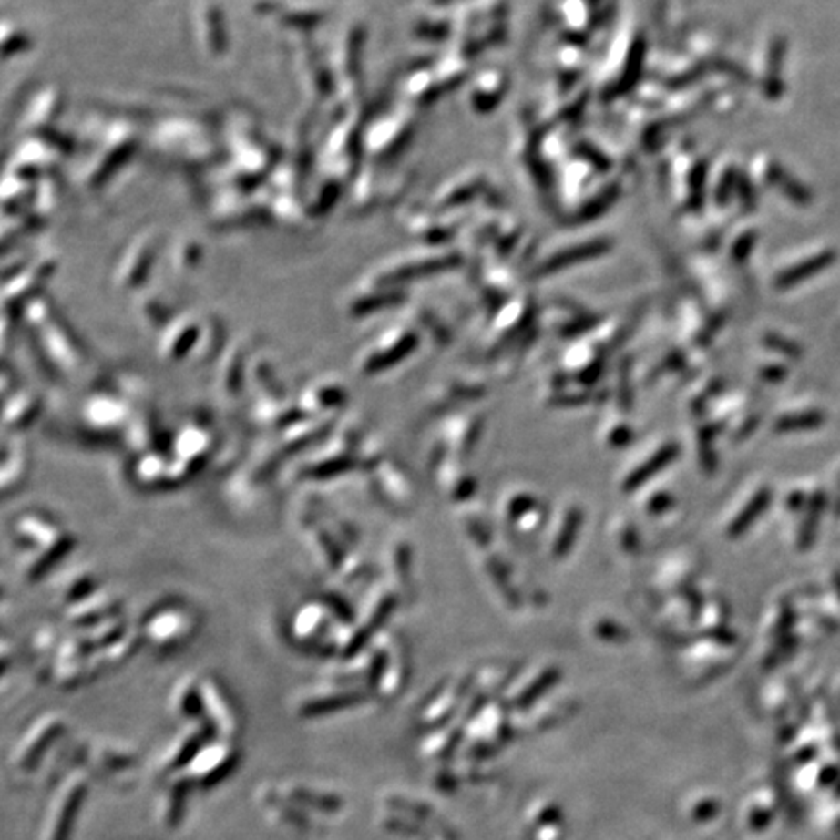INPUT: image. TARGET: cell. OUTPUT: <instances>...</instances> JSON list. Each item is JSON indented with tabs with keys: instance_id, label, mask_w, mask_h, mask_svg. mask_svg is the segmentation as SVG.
<instances>
[{
	"instance_id": "cell-1",
	"label": "cell",
	"mask_w": 840,
	"mask_h": 840,
	"mask_svg": "<svg viewBox=\"0 0 840 840\" xmlns=\"http://www.w3.org/2000/svg\"><path fill=\"white\" fill-rule=\"evenodd\" d=\"M154 149L187 168H205L219 154V144L197 119H176L162 125L154 137Z\"/></svg>"
},
{
	"instance_id": "cell-2",
	"label": "cell",
	"mask_w": 840,
	"mask_h": 840,
	"mask_svg": "<svg viewBox=\"0 0 840 840\" xmlns=\"http://www.w3.org/2000/svg\"><path fill=\"white\" fill-rule=\"evenodd\" d=\"M160 241L162 236L158 230L150 228L147 231H140V234L128 243L127 251L123 253L119 267L115 271V282L123 288L138 286L154 263Z\"/></svg>"
},
{
	"instance_id": "cell-3",
	"label": "cell",
	"mask_w": 840,
	"mask_h": 840,
	"mask_svg": "<svg viewBox=\"0 0 840 840\" xmlns=\"http://www.w3.org/2000/svg\"><path fill=\"white\" fill-rule=\"evenodd\" d=\"M195 30L200 49H205L209 56H222L226 53L228 37L220 5L212 3V0H202L195 10Z\"/></svg>"
},
{
	"instance_id": "cell-4",
	"label": "cell",
	"mask_w": 840,
	"mask_h": 840,
	"mask_svg": "<svg viewBox=\"0 0 840 840\" xmlns=\"http://www.w3.org/2000/svg\"><path fill=\"white\" fill-rule=\"evenodd\" d=\"M411 123L407 119L387 118L375 123L372 133L364 137V149L375 158H389L405 147V142L411 137Z\"/></svg>"
},
{
	"instance_id": "cell-5",
	"label": "cell",
	"mask_w": 840,
	"mask_h": 840,
	"mask_svg": "<svg viewBox=\"0 0 840 840\" xmlns=\"http://www.w3.org/2000/svg\"><path fill=\"white\" fill-rule=\"evenodd\" d=\"M65 92H61L59 86H49L43 92L37 94L32 111L24 115V128L36 130V128H47L51 123L59 118V113L65 106Z\"/></svg>"
},
{
	"instance_id": "cell-6",
	"label": "cell",
	"mask_w": 840,
	"mask_h": 840,
	"mask_svg": "<svg viewBox=\"0 0 840 840\" xmlns=\"http://www.w3.org/2000/svg\"><path fill=\"white\" fill-rule=\"evenodd\" d=\"M200 255H202V248L195 240L191 238L179 240L176 243V248H173V265H176L179 271H190L199 265Z\"/></svg>"
}]
</instances>
